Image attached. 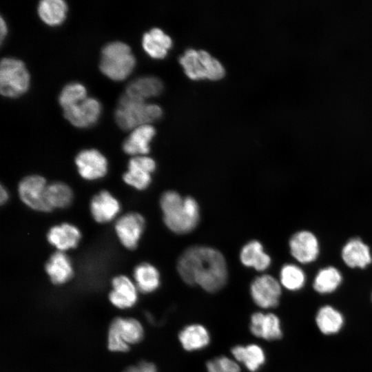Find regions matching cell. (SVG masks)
Masks as SVG:
<instances>
[{"label": "cell", "instance_id": "cell-1", "mask_svg": "<svg viewBox=\"0 0 372 372\" xmlns=\"http://www.w3.org/2000/svg\"><path fill=\"white\" fill-rule=\"evenodd\" d=\"M177 271L182 280L189 285H198L205 291H219L227 280V267L223 254L206 246H192L180 256Z\"/></svg>", "mask_w": 372, "mask_h": 372}, {"label": "cell", "instance_id": "cell-2", "mask_svg": "<svg viewBox=\"0 0 372 372\" xmlns=\"http://www.w3.org/2000/svg\"><path fill=\"white\" fill-rule=\"evenodd\" d=\"M160 205L164 223L172 231L184 234L197 226L200 209L194 198L182 197L176 192L167 191L161 197Z\"/></svg>", "mask_w": 372, "mask_h": 372}, {"label": "cell", "instance_id": "cell-3", "mask_svg": "<svg viewBox=\"0 0 372 372\" xmlns=\"http://www.w3.org/2000/svg\"><path fill=\"white\" fill-rule=\"evenodd\" d=\"M163 113L161 107L145 100L123 94L119 99L114 118L116 124L124 130L133 129L158 119Z\"/></svg>", "mask_w": 372, "mask_h": 372}, {"label": "cell", "instance_id": "cell-4", "mask_svg": "<svg viewBox=\"0 0 372 372\" xmlns=\"http://www.w3.org/2000/svg\"><path fill=\"white\" fill-rule=\"evenodd\" d=\"M136 65V58L130 47L125 43L114 41L107 43L101 52V72L112 81L127 79Z\"/></svg>", "mask_w": 372, "mask_h": 372}, {"label": "cell", "instance_id": "cell-5", "mask_svg": "<svg viewBox=\"0 0 372 372\" xmlns=\"http://www.w3.org/2000/svg\"><path fill=\"white\" fill-rule=\"evenodd\" d=\"M186 75L193 79L218 80L225 74L223 64L208 52L189 48L179 57Z\"/></svg>", "mask_w": 372, "mask_h": 372}, {"label": "cell", "instance_id": "cell-6", "mask_svg": "<svg viewBox=\"0 0 372 372\" xmlns=\"http://www.w3.org/2000/svg\"><path fill=\"white\" fill-rule=\"evenodd\" d=\"M30 73L25 63L14 57L3 58L0 63V92L7 98L22 96L29 89Z\"/></svg>", "mask_w": 372, "mask_h": 372}, {"label": "cell", "instance_id": "cell-7", "mask_svg": "<svg viewBox=\"0 0 372 372\" xmlns=\"http://www.w3.org/2000/svg\"><path fill=\"white\" fill-rule=\"evenodd\" d=\"M141 324L134 318H114L108 332V348L112 351L126 352L130 344L141 341L143 338Z\"/></svg>", "mask_w": 372, "mask_h": 372}, {"label": "cell", "instance_id": "cell-8", "mask_svg": "<svg viewBox=\"0 0 372 372\" xmlns=\"http://www.w3.org/2000/svg\"><path fill=\"white\" fill-rule=\"evenodd\" d=\"M45 179L39 175L23 178L18 186L21 200L30 208L42 212L52 211L45 200Z\"/></svg>", "mask_w": 372, "mask_h": 372}, {"label": "cell", "instance_id": "cell-9", "mask_svg": "<svg viewBox=\"0 0 372 372\" xmlns=\"http://www.w3.org/2000/svg\"><path fill=\"white\" fill-rule=\"evenodd\" d=\"M250 294L254 303L259 307L273 308L279 304L281 285L272 276L262 275L252 281Z\"/></svg>", "mask_w": 372, "mask_h": 372}, {"label": "cell", "instance_id": "cell-10", "mask_svg": "<svg viewBox=\"0 0 372 372\" xmlns=\"http://www.w3.org/2000/svg\"><path fill=\"white\" fill-rule=\"evenodd\" d=\"M101 111L100 102L94 97L87 96L63 112L64 117L73 126L87 128L98 121Z\"/></svg>", "mask_w": 372, "mask_h": 372}, {"label": "cell", "instance_id": "cell-11", "mask_svg": "<svg viewBox=\"0 0 372 372\" xmlns=\"http://www.w3.org/2000/svg\"><path fill=\"white\" fill-rule=\"evenodd\" d=\"M155 161L146 155L132 156L123 180L128 185L138 190L146 189L152 180L151 175L156 169Z\"/></svg>", "mask_w": 372, "mask_h": 372}, {"label": "cell", "instance_id": "cell-12", "mask_svg": "<svg viewBox=\"0 0 372 372\" xmlns=\"http://www.w3.org/2000/svg\"><path fill=\"white\" fill-rule=\"evenodd\" d=\"M74 161L79 175L85 180L101 178L107 172V160L96 149L81 150L77 154Z\"/></svg>", "mask_w": 372, "mask_h": 372}, {"label": "cell", "instance_id": "cell-13", "mask_svg": "<svg viewBox=\"0 0 372 372\" xmlns=\"http://www.w3.org/2000/svg\"><path fill=\"white\" fill-rule=\"evenodd\" d=\"M114 228L121 243L128 249H134L143 233L145 219L140 214L130 212L117 219Z\"/></svg>", "mask_w": 372, "mask_h": 372}, {"label": "cell", "instance_id": "cell-14", "mask_svg": "<svg viewBox=\"0 0 372 372\" xmlns=\"http://www.w3.org/2000/svg\"><path fill=\"white\" fill-rule=\"evenodd\" d=\"M291 256L300 263L315 261L320 252L319 242L312 232L302 230L294 234L289 242Z\"/></svg>", "mask_w": 372, "mask_h": 372}, {"label": "cell", "instance_id": "cell-15", "mask_svg": "<svg viewBox=\"0 0 372 372\" xmlns=\"http://www.w3.org/2000/svg\"><path fill=\"white\" fill-rule=\"evenodd\" d=\"M249 329L254 336L269 341L278 340L282 335L280 319L272 313H254L250 319Z\"/></svg>", "mask_w": 372, "mask_h": 372}, {"label": "cell", "instance_id": "cell-16", "mask_svg": "<svg viewBox=\"0 0 372 372\" xmlns=\"http://www.w3.org/2000/svg\"><path fill=\"white\" fill-rule=\"evenodd\" d=\"M90 209L93 218L99 223L114 220L121 210L118 200L106 190H102L92 198Z\"/></svg>", "mask_w": 372, "mask_h": 372}, {"label": "cell", "instance_id": "cell-17", "mask_svg": "<svg viewBox=\"0 0 372 372\" xmlns=\"http://www.w3.org/2000/svg\"><path fill=\"white\" fill-rule=\"evenodd\" d=\"M156 134L151 124L143 125L132 130L123 141V152L132 156L146 155L149 152V143Z\"/></svg>", "mask_w": 372, "mask_h": 372}, {"label": "cell", "instance_id": "cell-18", "mask_svg": "<svg viewBox=\"0 0 372 372\" xmlns=\"http://www.w3.org/2000/svg\"><path fill=\"white\" fill-rule=\"evenodd\" d=\"M112 290L109 298L119 309L132 307L137 301V287L126 276L120 275L112 280Z\"/></svg>", "mask_w": 372, "mask_h": 372}, {"label": "cell", "instance_id": "cell-19", "mask_svg": "<svg viewBox=\"0 0 372 372\" xmlns=\"http://www.w3.org/2000/svg\"><path fill=\"white\" fill-rule=\"evenodd\" d=\"M81 238L79 228L68 223L52 227L47 234L48 242L63 252L76 248Z\"/></svg>", "mask_w": 372, "mask_h": 372}, {"label": "cell", "instance_id": "cell-20", "mask_svg": "<svg viewBox=\"0 0 372 372\" xmlns=\"http://www.w3.org/2000/svg\"><path fill=\"white\" fill-rule=\"evenodd\" d=\"M344 262L350 268H366L372 262L369 247L361 239H350L343 246L341 252Z\"/></svg>", "mask_w": 372, "mask_h": 372}, {"label": "cell", "instance_id": "cell-21", "mask_svg": "<svg viewBox=\"0 0 372 372\" xmlns=\"http://www.w3.org/2000/svg\"><path fill=\"white\" fill-rule=\"evenodd\" d=\"M45 270L54 285L65 283L73 276V267L70 258L59 251L50 256L45 263Z\"/></svg>", "mask_w": 372, "mask_h": 372}, {"label": "cell", "instance_id": "cell-22", "mask_svg": "<svg viewBox=\"0 0 372 372\" xmlns=\"http://www.w3.org/2000/svg\"><path fill=\"white\" fill-rule=\"evenodd\" d=\"M172 45L171 37L158 28H152L144 33L142 37L143 50L154 59L165 57Z\"/></svg>", "mask_w": 372, "mask_h": 372}, {"label": "cell", "instance_id": "cell-23", "mask_svg": "<svg viewBox=\"0 0 372 372\" xmlns=\"http://www.w3.org/2000/svg\"><path fill=\"white\" fill-rule=\"evenodd\" d=\"M163 89V82L154 76L138 77L127 84L125 94L142 100L156 96Z\"/></svg>", "mask_w": 372, "mask_h": 372}, {"label": "cell", "instance_id": "cell-24", "mask_svg": "<svg viewBox=\"0 0 372 372\" xmlns=\"http://www.w3.org/2000/svg\"><path fill=\"white\" fill-rule=\"evenodd\" d=\"M240 260L243 265L259 271L269 268L271 262L270 256L258 240H251L243 246L240 252Z\"/></svg>", "mask_w": 372, "mask_h": 372}, {"label": "cell", "instance_id": "cell-25", "mask_svg": "<svg viewBox=\"0 0 372 372\" xmlns=\"http://www.w3.org/2000/svg\"><path fill=\"white\" fill-rule=\"evenodd\" d=\"M178 340L186 351H198L208 346L210 335L204 326L192 324L186 326L180 331Z\"/></svg>", "mask_w": 372, "mask_h": 372}, {"label": "cell", "instance_id": "cell-26", "mask_svg": "<svg viewBox=\"0 0 372 372\" xmlns=\"http://www.w3.org/2000/svg\"><path fill=\"white\" fill-rule=\"evenodd\" d=\"M68 5L63 0H42L37 6L40 19L52 27L60 25L67 17Z\"/></svg>", "mask_w": 372, "mask_h": 372}, {"label": "cell", "instance_id": "cell-27", "mask_svg": "<svg viewBox=\"0 0 372 372\" xmlns=\"http://www.w3.org/2000/svg\"><path fill=\"white\" fill-rule=\"evenodd\" d=\"M235 360L251 372L257 371L265 362V353L258 344L236 345L231 349Z\"/></svg>", "mask_w": 372, "mask_h": 372}, {"label": "cell", "instance_id": "cell-28", "mask_svg": "<svg viewBox=\"0 0 372 372\" xmlns=\"http://www.w3.org/2000/svg\"><path fill=\"white\" fill-rule=\"evenodd\" d=\"M344 322L342 314L330 305L320 307L316 316V325L324 335H333L339 332L344 325Z\"/></svg>", "mask_w": 372, "mask_h": 372}, {"label": "cell", "instance_id": "cell-29", "mask_svg": "<svg viewBox=\"0 0 372 372\" xmlns=\"http://www.w3.org/2000/svg\"><path fill=\"white\" fill-rule=\"evenodd\" d=\"M134 278L137 289L143 293H151L156 290L161 282L160 273L152 265L143 262L134 269Z\"/></svg>", "mask_w": 372, "mask_h": 372}, {"label": "cell", "instance_id": "cell-30", "mask_svg": "<svg viewBox=\"0 0 372 372\" xmlns=\"http://www.w3.org/2000/svg\"><path fill=\"white\" fill-rule=\"evenodd\" d=\"M342 276L335 267L329 266L318 271L313 280V287L321 294L331 293L340 285Z\"/></svg>", "mask_w": 372, "mask_h": 372}, {"label": "cell", "instance_id": "cell-31", "mask_svg": "<svg viewBox=\"0 0 372 372\" xmlns=\"http://www.w3.org/2000/svg\"><path fill=\"white\" fill-rule=\"evenodd\" d=\"M72 198V191L65 183L53 182L47 185L45 200L52 210L68 207L71 203Z\"/></svg>", "mask_w": 372, "mask_h": 372}, {"label": "cell", "instance_id": "cell-32", "mask_svg": "<svg viewBox=\"0 0 372 372\" xmlns=\"http://www.w3.org/2000/svg\"><path fill=\"white\" fill-rule=\"evenodd\" d=\"M306 282L304 271L294 264L283 265L280 271V283L285 289L296 291L302 289Z\"/></svg>", "mask_w": 372, "mask_h": 372}, {"label": "cell", "instance_id": "cell-33", "mask_svg": "<svg viewBox=\"0 0 372 372\" xmlns=\"http://www.w3.org/2000/svg\"><path fill=\"white\" fill-rule=\"evenodd\" d=\"M87 97L86 87L78 82L65 85L59 96V103L63 111Z\"/></svg>", "mask_w": 372, "mask_h": 372}, {"label": "cell", "instance_id": "cell-34", "mask_svg": "<svg viewBox=\"0 0 372 372\" xmlns=\"http://www.w3.org/2000/svg\"><path fill=\"white\" fill-rule=\"evenodd\" d=\"M206 366L207 372H240L238 364L226 356L214 358Z\"/></svg>", "mask_w": 372, "mask_h": 372}, {"label": "cell", "instance_id": "cell-35", "mask_svg": "<svg viewBox=\"0 0 372 372\" xmlns=\"http://www.w3.org/2000/svg\"><path fill=\"white\" fill-rule=\"evenodd\" d=\"M123 372H157V370L154 364L142 361L136 365L127 367Z\"/></svg>", "mask_w": 372, "mask_h": 372}, {"label": "cell", "instance_id": "cell-36", "mask_svg": "<svg viewBox=\"0 0 372 372\" xmlns=\"http://www.w3.org/2000/svg\"><path fill=\"white\" fill-rule=\"evenodd\" d=\"M8 33V26L6 24V22L3 19L2 17H1V21H0V37H1V41L3 42V39L6 37V34Z\"/></svg>", "mask_w": 372, "mask_h": 372}, {"label": "cell", "instance_id": "cell-37", "mask_svg": "<svg viewBox=\"0 0 372 372\" xmlns=\"http://www.w3.org/2000/svg\"><path fill=\"white\" fill-rule=\"evenodd\" d=\"M9 198V194L7 191L6 188H5L3 185H1L0 187V202L1 205H3L5 203L8 201Z\"/></svg>", "mask_w": 372, "mask_h": 372}, {"label": "cell", "instance_id": "cell-38", "mask_svg": "<svg viewBox=\"0 0 372 372\" xmlns=\"http://www.w3.org/2000/svg\"><path fill=\"white\" fill-rule=\"evenodd\" d=\"M371 300H372V296H371Z\"/></svg>", "mask_w": 372, "mask_h": 372}]
</instances>
